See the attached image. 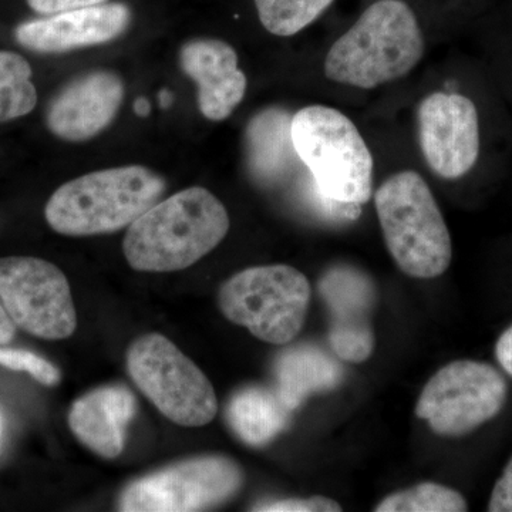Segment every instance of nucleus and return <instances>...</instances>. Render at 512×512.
Segmentation results:
<instances>
[{
  "label": "nucleus",
  "instance_id": "f257e3e1",
  "mask_svg": "<svg viewBox=\"0 0 512 512\" xmlns=\"http://www.w3.org/2000/svg\"><path fill=\"white\" fill-rule=\"evenodd\" d=\"M424 50L413 9L404 0H376L330 46L323 72L342 86L373 90L412 73Z\"/></svg>",
  "mask_w": 512,
  "mask_h": 512
},
{
  "label": "nucleus",
  "instance_id": "f03ea898",
  "mask_svg": "<svg viewBox=\"0 0 512 512\" xmlns=\"http://www.w3.org/2000/svg\"><path fill=\"white\" fill-rule=\"evenodd\" d=\"M227 208L212 192L191 187L158 201L128 227L124 256L140 272L183 271L224 241Z\"/></svg>",
  "mask_w": 512,
  "mask_h": 512
},
{
  "label": "nucleus",
  "instance_id": "7ed1b4c3",
  "mask_svg": "<svg viewBox=\"0 0 512 512\" xmlns=\"http://www.w3.org/2000/svg\"><path fill=\"white\" fill-rule=\"evenodd\" d=\"M165 181L143 165L82 175L57 188L46 204L47 224L67 237L113 234L160 201Z\"/></svg>",
  "mask_w": 512,
  "mask_h": 512
},
{
  "label": "nucleus",
  "instance_id": "20e7f679",
  "mask_svg": "<svg viewBox=\"0 0 512 512\" xmlns=\"http://www.w3.org/2000/svg\"><path fill=\"white\" fill-rule=\"evenodd\" d=\"M375 207L384 242L400 271L417 279L447 271L453 241L430 185L417 171L390 175L377 188Z\"/></svg>",
  "mask_w": 512,
  "mask_h": 512
},
{
  "label": "nucleus",
  "instance_id": "39448f33",
  "mask_svg": "<svg viewBox=\"0 0 512 512\" xmlns=\"http://www.w3.org/2000/svg\"><path fill=\"white\" fill-rule=\"evenodd\" d=\"M291 141L323 200L359 207L370 200L375 160L342 111L322 104L303 107L292 117Z\"/></svg>",
  "mask_w": 512,
  "mask_h": 512
},
{
  "label": "nucleus",
  "instance_id": "423d86ee",
  "mask_svg": "<svg viewBox=\"0 0 512 512\" xmlns=\"http://www.w3.org/2000/svg\"><path fill=\"white\" fill-rule=\"evenodd\" d=\"M308 278L289 265L252 266L222 284L218 305L225 318L271 345L291 343L311 305Z\"/></svg>",
  "mask_w": 512,
  "mask_h": 512
},
{
  "label": "nucleus",
  "instance_id": "0eeeda50",
  "mask_svg": "<svg viewBox=\"0 0 512 512\" xmlns=\"http://www.w3.org/2000/svg\"><path fill=\"white\" fill-rule=\"evenodd\" d=\"M127 370L144 396L178 426H205L217 416L210 379L160 333L141 336L130 346Z\"/></svg>",
  "mask_w": 512,
  "mask_h": 512
},
{
  "label": "nucleus",
  "instance_id": "6e6552de",
  "mask_svg": "<svg viewBox=\"0 0 512 512\" xmlns=\"http://www.w3.org/2000/svg\"><path fill=\"white\" fill-rule=\"evenodd\" d=\"M507 392V382L495 367L454 360L421 390L416 414L439 436L463 437L503 410Z\"/></svg>",
  "mask_w": 512,
  "mask_h": 512
},
{
  "label": "nucleus",
  "instance_id": "1a4fd4ad",
  "mask_svg": "<svg viewBox=\"0 0 512 512\" xmlns=\"http://www.w3.org/2000/svg\"><path fill=\"white\" fill-rule=\"evenodd\" d=\"M0 302L12 322L36 338L67 339L77 328L69 281L45 259L0 258Z\"/></svg>",
  "mask_w": 512,
  "mask_h": 512
},
{
  "label": "nucleus",
  "instance_id": "9d476101",
  "mask_svg": "<svg viewBox=\"0 0 512 512\" xmlns=\"http://www.w3.org/2000/svg\"><path fill=\"white\" fill-rule=\"evenodd\" d=\"M242 484L244 473L231 458H192L128 485L119 507L124 512L204 511L227 503Z\"/></svg>",
  "mask_w": 512,
  "mask_h": 512
},
{
  "label": "nucleus",
  "instance_id": "9b49d317",
  "mask_svg": "<svg viewBox=\"0 0 512 512\" xmlns=\"http://www.w3.org/2000/svg\"><path fill=\"white\" fill-rule=\"evenodd\" d=\"M424 160L444 180H458L480 157V119L476 104L460 93L434 92L417 110Z\"/></svg>",
  "mask_w": 512,
  "mask_h": 512
},
{
  "label": "nucleus",
  "instance_id": "f8f14e48",
  "mask_svg": "<svg viewBox=\"0 0 512 512\" xmlns=\"http://www.w3.org/2000/svg\"><path fill=\"white\" fill-rule=\"evenodd\" d=\"M318 291L329 312L333 353L346 362H365L375 350V282L352 266H335L320 278Z\"/></svg>",
  "mask_w": 512,
  "mask_h": 512
},
{
  "label": "nucleus",
  "instance_id": "ddd939ff",
  "mask_svg": "<svg viewBox=\"0 0 512 512\" xmlns=\"http://www.w3.org/2000/svg\"><path fill=\"white\" fill-rule=\"evenodd\" d=\"M131 18L126 3L106 2L29 20L16 28L15 35L19 45L33 52L64 53L117 39Z\"/></svg>",
  "mask_w": 512,
  "mask_h": 512
},
{
  "label": "nucleus",
  "instance_id": "4468645a",
  "mask_svg": "<svg viewBox=\"0 0 512 512\" xmlns=\"http://www.w3.org/2000/svg\"><path fill=\"white\" fill-rule=\"evenodd\" d=\"M123 99L124 83L116 73L97 70L83 74L50 101L47 127L62 140H90L113 123Z\"/></svg>",
  "mask_w": 512,
  "mask_h": 512
},
{
  "label": "nucleus",
  "instance_id": "2eb2a0df",
  "mask_svg": "<svg viewBox=\"0 0 512 512\" xmlns=\"http://www.w3.org/2000/svg\"><path fill=\"white\" fill-rule=\"evenodd\" d=\"M183 72L198 86V109L210 121L227 120L244 100L248 79L238 67L234 47L218 39L185 43L180 52Z\"/></svg>",
  "mask_w": 512,
  "mask_h": 512
},
{
  "label": "nucleus",
  "instance_id": "dca6fc26",
  "mask_svg": "<svg viewBox=\"0 0 512 512\" xmlns=\"http://www.w3.org/2000/svg\"><path fill=\"white\" fill-rule=\"evenodd\" d=\"M136 409V397L127 387H100L73 403L69 426L84 446L111 460L123 451L127 426Z\"/></svg>",
  "mask_w": 512,
  "mask_h": 512
},
{
  "label": "nucleus",
  "instance_id": "f3484780",
  "mask_svg": "<svg viewBox=\"0 0 512 512\" xmlns=\"http://www.w3.org/2000/svg\"><path fill=\"white\" fill-rule=\"evenodd\" d=\"M274 373L275 390L292 412L309 397L335 389L343 379L338 360L311 343L284 350L276 359Z\"/></svg>",
  "mask_w": 512,
  "mask_h": 512
},
{
  "label": "nucleus",
  "instance_id": "a211bd4d",
  "mask_svg": "<svg viewBox=\"0 0 512 512\" xmlns=\"http://www.w3.org/2000/svg\"><path fill=\"white\" fill-rule=\"evenodd\" d=\"M292 410L276 390L248 386L229 400L227 421L247 446L264 447L288 427Z\"/></svg>",
  "mask_w": 512,
  "mask_h": 512
},
{
  "label": "nucleus",
  "instance_id": "6ab92c4d",
  "mask_svg": "<svg viewBox=\"0 0 512 512\" xmlns=\"http://www.w3.org/2000/svg\"><path fill=\"white\" fill-rule=\"evenodd\" d=\"M37 92L32 67L25 57L0 50V124L35 110Z\"/></svg>",
  "mask_w": 512,
  "mask_h": 512
},
{
  "label": "nucleus",
  "instance_id": "aec40b11",
  "mask_svg": "<svg viewBox=\"0 0 512 512\" xmlns=\"http://www.w3.org/2000/svg\"><path fill=\"white\" fill-rule=\"evenodd\" d=\"M258 18L271 35L291 37L309 28L335 0H254Z\"/></svg>",
  "mask_w": 512,
  "mask_h": 512
},
{
  "label": "nucleus",
  "instance_id": "412c9836",
  "mask_svg": "<svg viewBox=\"0 0 512 512\" xmlns=\"http://www.w3.org/2000/svg\"><path fill=\"white\" fill-rule=\"evenodd\" d=\"M468 510L463 495L437 483L414 485L387 495L376 505V512H464Z\"/></svg>",
  "mask_w": 512,
  "mask_h": 512
},
{
  "label": "nucleus",
  "instance_id": "4be33fe9",
  "mask_svg": "<svg viewBox=\"0 0 512 512\" xmlns=\"http://www.w3.org/2000/svg\"><path fill=\"white\" fill-rule=\"evenodd\" d=\"M0 365L15 372L29 373L45 386H56L60 382L59 369L45 357L28 350L0 349Z\"/></svg>",
  "mask_w": 512,
  "mask_h": 512
},
{
  "label": "nucleus",
  "instance_id": "5701e85b",
  "mask_svg": "<svg viewBox=\"0 0 512 512\" xmlns=\"http://www.w3.org/2000/svg\"><path fill=\"white\" fill-rule=\"evenodd\" d=\"M254 511L262 512H339L340 504L330 498L316 495L311 498H291V500L272 501L256 505Z\"/></svg>",
  "mask_w": 512,
  "mask_h": 512
},
{
  "label": "nucleus",
  "instance_id": "b1692460",
  "mask_svg": "<svg viewBox=\"0 0 512 512\" xmlns=\"http://www.w3.org/2000/svg\"><path fill=\"white\" fill-rule=\"evenodd\" d=\"M488 511L512 512V458L504 468L503 476L495 483Z\"/></svg>",
  "mask_w": 512,
  "mask_h": 512
},
{
  "label": "nucleus",
  "instance_id": "393cba45",
  "mask_svg": "<svg viewBox=\"0 0 512 512\" xmlns=\"http://www.w3.org/2000/svg\"><path fill=\"white\" fill-rule=\"evenodd\" d=\"M109 0H28L30 8L39 15H55L66 10L87 8V6L101 5Z\"/></svg>",
  "mask_w": 512,
  "mask_h": 512
},
{
  "label": "nucleus",
  "instance_id": "a878e982",
  "mask_svg": "<svg viewBox=\"0 0 512 512\" xmlns=\"http://www.w3.org/2000/svg\"><path fill=\"white\" fill-rule=\"evenodd\" d=\"M495 356L505 372L512 376V325L498 339Z\"/></svg>",
  "mask_w": 512,
  "mask_h": 512
},
{
  "label": "nucleus",
  "instance_id": "bb28decb",
  "mask_svg": "<svg viewBox=\"0 0 512 512\" xmlns=\"http://www.w3.org/2000/svg\"><path fill=\"white\" fill-rule=\"evenodd\" d=\"M16 333V325L9 318L8 312L3 308L0 302V346L8 345L12 342L13 336Z\"/></svg>",
  "mask_w": 512,
  "mask_h": 512
},
{
  "label": "nucleus",
  "instance_id": "cd10ccee",
  "mask_svg": "<svg viewBox=\"0 0 512 512\" xmlns=\"http://www.w3.org/2000/svg\"><path fill=\"white\" fill-rule=\"evenodd\" d=\"M150 111V103H148V100L144 99V97H140V99L134 103V113H136L137 116L147 117L148 114H150Z\"/></svg>",
  "mask_w": 512,
  "mask_h": 512
},
{
  "label": "nucleus",
  "instance_id": "c85d7f7f",
  "mask_svg": "<svg viewBox=\"0 0 512 512\" xmlns=\"http://www.w3.org/2000/svg\"><path fill=\"white\" fill-rule=\"evenodd\" d=\"M160 104L163 109L170 107L171 104H173V94L167 92V90H163V92L160 93Z\"/></svg>",
  "mask_w": 512,
  "mask_h": 512
},
{
  "label": "nucleus",
  "instance_id": "c756f323",
  "mask_svg": "<svg viewBox=\"0 0 512 512\" xmlns=\"http://www.w3.org/2000/svg\"><path fill=\"white\" fill-rule=\"evenodd\" d=\"M0 433H2V424H0Z\"/></svg>",
  "mask_w": 512,
  "mask_h": 512
}]
</instances>
